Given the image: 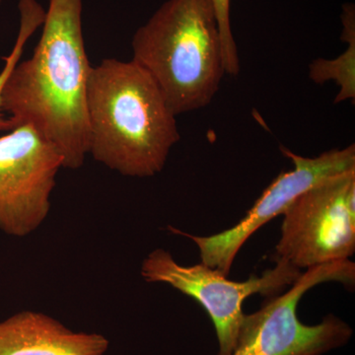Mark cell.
<instances>
[{
    "label": "cell",
    "mask_w": 355,
    "mask_h": 355,
    "mask_svg": "<svg viewBox=\"0 0 355 355\" xmlns=\"http://www.w3.org/2000/svg\"><path fill=\"white\" fill-rule=\"evenodd\" d=\"M83 0H50L32 57L11 70L2 89V112L11 130L29 125L51 142L64 168L83 167L89 154V62Z\"/></svg>",
    "instance_id": "obj_1"
},
{
    "label": "cell",
    "mask_w": 355,
    "mask_h": 355,
    "mask_svg": "<svg viewBox=\"0 0 355 355\" xmlns=\"http://www.w3.org/2000/svg\"><path fill=\"white\" fill-rule=\"evenodd\" d=\"M87 116L89 154L123 176L159 174L180 140L176 114L132 60L106 58L91 67Z\"/></svg>",
    "instance_id": "obj_2"
},
{
    "label": "cell",
    "mask_w": 355,
    "mask_h": 355,
    "mask_svg": "<svg viewBox=\"0 0 355 355\" xmlns=\"http://www.w3.org/2000/svg\"><path fill=\"white\" fill-rule=\"evenodd\" d=\"M132 46L133 62L176 116L209 105L226 74L211 0H167L137 30Z\"/></svg>",
    "instance_id": "obj_3"
},
{
    "label": "cell",
    "mask_w": 355,
    "mask_h": 355,
    "mask_svg": "<svg viewBox=\"0 0 355 355\" xmlns=\"http://www.w3.org/2000/svg\"><path fill=\"white\" fill-rule=\"evenodd\" d=\"M340 282L352 291L355 263L334 261L308 268L288 291L266 299L260 309L245 315L237 345L231 355H324L349 343L354 330L347 322L328 315L317 324L299 319L301 299L310 289L324 282Z\"/></svg>",
    "instance_id": "obj_4"
},
{
    "label": "cell",
    "mask_w": 355,
    "mask_h": 355,
    "mask_svg": "<svg viewBox=\"0 0 355 355\" xmlns=\"http://www.w3.org/2000/svg\"><path fill=\"white\" fill-rule=\"evenodd\" d=\"M282 216L275 260L299 270L349 260L355 252V170L315 184Z\"/></svg>",
    "instance_id": "obj_5"
},
{
    "label": "cell",
    "mask_w": 355,
    "mask_h": 355,
    "mask_svg": "<svg viewBox=\"0 0 355 355\" xmlns=\"http://www.w3.org/2000/svg\"><path fill=\"white\" fill-rule=\"evenodd\" d=\"M275 263L273 268L261 275H252L245 282H234L202 263L180 265L171 253L156 249L142 261L140 273L148 284H168L202 305L216 329L217 355H231L246 315L243 312L245 300L254 294L266 297L277 295L302 273L286 261L275 260Z\"/></svg>",
    "instance_id": "obj_6"
},
{
    "label": "cell",
    "mask_w": 355,
    "mask_h": 355,
    "mask_svg": "<svg viewBox=\"0 0 355 355\" xmlns=\"http://www.w3.org/2000/svg\"><path fill=\"white\" fill-rule=\"evenodd\" d=\"M64 160L29 125L0 137V230L12 237L31 234L50 214L51 196Z\"/></svg>",
    "instance_id": "obj_7"
},
{
    "label": "cell",
    "mask_w": 355,
    "mask_h": 355,
    "mask_svg": "<svg viewBox=\"0 0 355 355\" xmlns=\"http://www.w3.org/2000/svg\"><path fill=\"white\" fill-rule=\"evenodd\" d=\"M280 151L294 165L291 171L275 178L256 200L246 216L233 227L211 236H195L169 226L174 234L188 237L200 250L203 265L228 277L243 245L261 226L284 214L296 198L328 178L355 170L354 144L331 149L317 157H303L280 146Z\"/></svg>",
    "instance_id": "obj_8"
},
{
    "label": "cell",
    "mask_w": 355,
    "mask_h": 355,
    "mask_svg": "<svg viewBox=\"0 0 355 355\" xmlns=\"http://www.w3.org/2000/svg\"><path fill=\"white\" fill-rule=\"evenodd\" d=\"M109 340L74 331L55 318L22 311L0 322V355H104Z\"/></svg>",
    "instance_id": "obj_9"
},
{
    "label": "cell",
    "mask_w": 355,
    "mask_h": 355,
    "mask_svg": "<svg viewBox=\"0 0 355 355\" xmlns=\"http://www.w3.org/2000/svg\"><path fill=\"white\" fill-rule=\"evenodd\" d=\"M342 39L347 42V49L335 60L319 58L309 67L311 80L317 84L335 81L340 86L336 104L355 99V7L347 3L343 6Z\"/></svg>",
    "instance_id": "obj_10"
},
{
    "label": "cell",
    "mask_w": 355,
    "mask_h": 355,
    "mask_svg": "<svg viewBox=\"0 0 355 355\" xmlns=\"http://www.w3.org/2000/svg\"><path fill=\"white\" fill-rule=\"evenodd\" d=\"M18 10L20 14L19 31L12 51L4 58L3 69L0 71V98L7 77L13 67L20 62L26 44L31 38L32 35L43 25L46 17V10L37 0H19ZM9 130H11L10 123L6 114L2 112L0 102V132Z\"/></svg>",
    "instance_id": "obj_11"
},
{
    "label": "cell",
    "mask_w": 355,
    "mask_h": 355,
    "mask_svg": "<svg viewBox=\"0 0 355 355\" xmlns=\"http://www.w3.org/2000/svg\"><path fill=\"white\" fill-rule=\"evenodd\" d=\"M211 2L214 4L217 24L220 33L225 73L227 76H237L241 67H240L237 44H236L232 27H231V0H211Z\"/></svg>",
    "instance_id": "obj_12"
},
{
    "label": "cell",
    "mask_w": 355,
    "mask_h": 355,
    "mask_svg": "<svg viewBox=\"0 0 355 355\" xmlns=\"http://www.w3.org/2000/svg\"><path fill=\"white\" fill-rule=\"evenodd\" d=\"M2 1H3V0H0V4L2 3Z\"/></svg>",
    "instance_id": "obj_13"
}]
</instances>
